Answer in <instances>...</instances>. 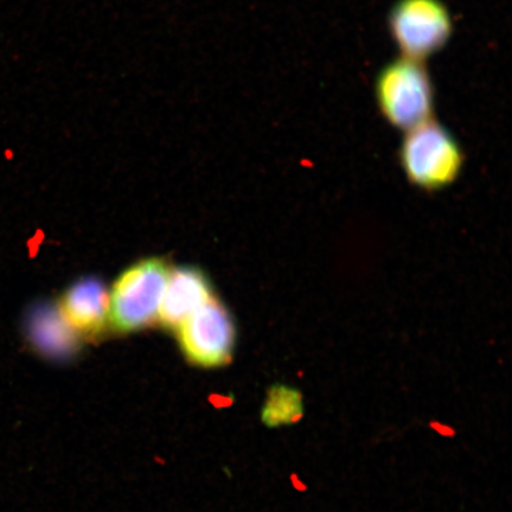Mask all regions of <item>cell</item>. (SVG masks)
<instances>
[{
    "label": "cell",
    "instance_id": "cell-1",
    "mask_svg": "<svg viewBox=\"0 0 512 512\" xmlns=\"http://www.w3.org/2000/svg\"><path fill=\"white\" fill-rule=\"evenodd\" d=\"M464 152L458 140L434 119L406 132L400 163L409 181L424 191L450 187L462 174Z\"/></svg>",
    "mask_w": 512,
    "mask_h": 512
},
{
    "label": "cell",
    "instance_id": "cell-2",
    "mask_svg": "<svg viewBox=\"0 0 512 512\" xmlns=\"http://www.w3.org/2000/svg\"><path fill=\"white\" fill-rule=\"evenodd\" d=\"M375 95L384 119L399 130L433 119L434 89L424 62L403 56L390 62L377 76Z\"/></svg>",
    "mask_w": 512,
    "mask_h": 512
},
{
    "label": "cell",
    "instance_id": "cell-3",
    "mask_svg": "<svg viewBox=\"0 0 512 512\" xmlns=\"http://www.w3.org/2000/svg\"><path fill=\"white\" fill-rule=\"evenodd\" d=\"M169 274L168 265L160 259L140 261L121 274L110 298L113 328L138 331L158 317Z\"/></svg>",
    "mask_w": 512,
    "mask_h": 512
},
{
    "label": "cell",
    "instance_id": "cell-4",
    "mask_svg": "<svg viewBox=\"0 0 512 512\" xmlns=\"http://www.w3.org/2000/svg\"><path fill=\"white\" fill-rule=\"evenodd\" d=\"M389 30L403 57L424 62L450 41L453 23L441 0H398Z\"/></svg>",
    "mask_w": 512,
    "mask_h": 512
},
{
    "label": "cell",
    "instance_id": "cell-5",
    "mask_svg": "<svg viewBox=\"0 0 512 512\" xmlns=\"http://www.w3.org/2000/svg\"><path fill=\"white\" fill-rule=\"evenodd\" d=\"M178 341L191 363L222 367L232 360L236 330L226 307L211 298L178 326Z\"/></svg>",
    "mask_w": 512,
    "mask_h": 512
},
{
    "label": "cell",
    "instance_id": "cell-6",
    "mask_svg": "<svg viewBox=\"0 0 512 512\" xmlns=\"http://www.w3.org/2000/svg\"><path fill=\"white\" fill-rule=\"evenodd\" d=\"M60 311L79 335L95 337L110 320V297L96 278H83L64 294Z\"/></svg>",
    "mask_w": 512,
    "mask_h": 512
},
{
    "label": "cell",
    "instance_id": "cell-7",
    "mask_svg": "<svg viewBox=\"0 0 512 512\" xmlns=\"http://www.w3.org/2000/svg\"><path fill=\"white\" fill-rule=\"evenodd\" d=\"M211 299L209 281L195 267H181L169 274L158 318L168 329H178L185 319Z\"/></svg>",
    "mask_w": 512,
    "mask_h": 512
},
{
    "label": "cell",
    "instance_id": "cell-8",
    "mask_svg": "<svg viewBox=\"0 0 512 512\" xmlns=\"http://www.w3.org/2000/svg\"><path fill=\"white\" fill-rule=\"evenodd\" d=\"M28 334L37 351L57 360L72 356L79 349L80 335L63 317L59 306L36 307L28 320Z\"/></svg>",
    "mask_w": 512,
    "mask_h": 512
},
{
    "label": "cell",
    "instance_id": "cell-9",
    "mask_svg": "<svg viewBox=\"0 0 512 512\" xmlns=\"http://www.w3.org/2000/svg\"><path fill=\"white\" fill-rule=\"evenodd\" d=\"M302 392L287 384H275L267 393L261 419L267 427L275 428L296 424L304 416Z\"/></svg>",
    "mask_w": 512,
    "mask_h": 512
}]
</instances>
